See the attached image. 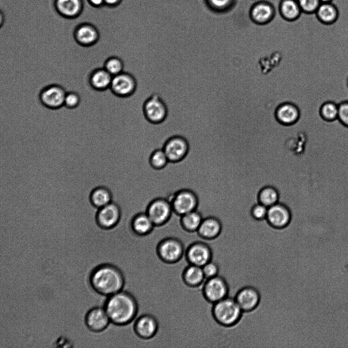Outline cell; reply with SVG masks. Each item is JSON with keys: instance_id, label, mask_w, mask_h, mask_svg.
Segmentation results:
<instances>
[{"instance_id": "1", "label": "cell", "mask_w": 348, "mask_h": 348, "mask_svg": "<svg viewBox=\"0 0 348 348\" xmlns=\"http://www.w3.org/2000/svg\"><path fill=\"white\" fill-rule=\"evenodd\" d=\"M91 286L98 293L109 297L123 289L124 279L115 265L103 263L94 269L90 276Z\"/></svg>"}, {"instance_id": "2", "label": "cell", "mask_w": 348, "mask_h": 348, "mask_svg": "<svg viewBox=\"0 0 348 348\" xmlns=\"http://www.w3.org/2000/svg\"><path fill=\"white\" fill-rule=\"evenodd\" d=\"M212 313L219 324L224 327H231L238 323L243 311L234 298L228 296L213 304Z\"/></svg>"}, {"instance_id": "3", "label": "cell", "mask_w": 348, "mask_h": 348, "mask_svg": "<svg viewBox=\"0 0 348 348\" xmlns=\"http://www.w3.org/2000/svg\"><path fill=\"white\" fill-rule=\"evenodd\" d=\"M142 111L147 122L157 125L166 121L169 111L163 98L157 93H153L144 101Z\"/></svg>"}, {"instance_id": "4", "label": "cell", "mask_w": 348, "mask_h": 348, "mask_svg": "<svg viewBox=\"0 0 348 348\" xmlns=\"http://www.w3.org/2000/svg\"><path fill=\"white\" fill-rule=\"evenodd\" d=\"M138 87V81L135 75L124 71L113 76L110 90L117 97L127 98L135 94Z\"/></svg>"}, {"instance_id": "5", "label": "cell", "mask_w": 348, "mask_h": 348, "mask_svg": "<svg viewBox=\"0 0 348 348\" xmlns=\"http://www.w3.org/2000/svg\"><path fill=\"white\" fill-rule=\"evenodd\" d=\"M67 91L61 85L52 84L43 87L39 98L41 104L50 110H58L64 106Z\"/></svg>"}, {"instance_id": "6", "label": "cell", "mask_w": 348, "mask_h": 348, "mask_svg": "<svg viewBox=\"0 0 348 348\" xmlns=\"http://www.w3.org/2000/svg\"><path fill=\"white\" fill-rule=\"evenodd\" d=\"M158 254L165 261L176 262L186 257L185 249L178 239L169 237L162 240L158 247Z\"/></svg>"}, {"instance_id": "7", "label": "cell", "mask_w": 348, "mask_h": 348, "mask_svg": "<svg viewBox=\"0 0 348 348\" xmlns=\"http://www.w3.org/2000/svg\"><path fill=\"white\" fill-rule=\"evenodd\" d=\"M203 291L206 299L214 304L228 296L229 286L225 279L218 275L206 279Z\"/></svg>"}, {"instance_id": "8", "label": "cell", "mask_w": 348, "mask_h": 348, "mask_svg": "<svg viewBox=\"0 0 348 348\" xmlns=\"http://www.w3.org/2000/svg\"><path fill=\"white\" fill-rule=\"evenodd\" d=\"M172 211L171 202L167 199L160 198L151 202L146 212L154 225H160L169 219Z\"/></svg>"}, {"instance_id": "9", "label": "cell", "mask_w": 348, "mask_h": 348, "mask_svg": "<svg viewBox=\"0 0 348 348\" xmlns=\"http://www.w3.org/2000/svg\"><path fill=\"white\" fill-rule=\"evenodd\" d=\"M198 203V198L195 193L189 190H182L174 195L171 204L173 210L182 216L196 210Z\"/></svg>"}, {"instance_id": "10", "label": "cell", "mask_w": 348, "mask_h": 348, "mask_svg": "<svg viewBox=\"0 0 348 348\" xmlns=\"http://www.w3.org/2000/svg\"><path fill=\"white\" fill-rule=\"evenodd\" d=\"M163 149L169 162H178L183 159L188 153L189 143L185 137L175 135L167 141Z\"/></svg>"}, {"instance_id": "11", "label": "cell", "mask_w": 348, "mask_h": 348, "mask_svg": "<svg viewBox=\"0 0 348 348\" xmlns=\"http://www.w3.org/2000/svg\"><path fill=\"white\" fill-rule=\"evenodd\" d=\"M121 217L119 206L112 202L106 205L97 209L95 219L97 225L103 229H110L116 226Z\"/></svg>"}, {"instance_id": "12", "label": "cell", "mask_w": 348, "mask_h": 348, "mask_svg": "<svg viewBox=\"0 0 348 348\" xmlns=\"http://www.w3.org/2000/svg\"><path fill=\"white\" fill-rule=\"evenodd\" d=\"M185 255L190 264L201 267L212 259L210 248L206 243L201 242L192 244L186 250Z\"/></svg>"}, {"instance_id": "13", "label": "cell", "mask_w": 348, "mask_h": 348, "mask_svg": "<svg viewBox=\"0 0 348 348\" xmlns=\"http://www.w3.org/2000/svg\"><path fill=\"white\" fill-rule=\"evenodd\" d=\"M85 324L92 332L104 331L111 324V320L104 308L95 307L91 309L85 316Z\"/></svg>"}, {"instance_id": "14", "label": "cell", "mask_w": 348, "mask_h": 348, "mask_svg": "<svg viewBox=\"0 0 348 348\" xmlns=\"http://www.w3.org/2000/svg\"><path fill=\"white\" fill-rule=\"evenodd\" d=\"M234 298L243 312H250L258 306L260 295L255 287L246 286L240 289Z\"/></svg>"}, {"instance_id": "15", "label": "cell", "mask_w": 348, "mask_h": 348, "mask_svg": "<svg viewBox=\"0 0 348 348\" xmlns=\"http://www.w3.org/2000/svg\"><path fill=\"white\" fill-rule=\"evenodd\" d=\"M266 220L272 227L281 229L288 225L291 220V213L284 204L278 202L268 207Z\"/></svg>"}, {"instance_id": "16", "label": "cell", "mask_w": 348, "mask_h": 348, "mask_svg": "<svg viewBox=\"0 0 348 348\" xmlns=\"http://www.w3.org/2000/svg\"><path fill=\"white\" fill-rule=\"evenodd\" d=\"M134 329L139 337L147 341L148 347H150V341L158 330V323L155 318L150 315H143L135 320Z\"/></svg>"}, {"instance_id": "17", "label": "cell", "mask_w": 348, "mask_h": 348, "mask_svg": "<svg viewBox=\"0 0 348 348\" xmlns=\"http://www.w3.org/2000/svg\"><path fill=\"white\" fill-rule=\"evenodd\" d=\"M74 38L80 46L90 47L97 43L99 39V34L93 26L84 24L76 29Z\"/></svg>"}, {"instance_id": "18", "label": "cell", "mask_w": 348, "mask_h": 348, "mask_svg": "<svg viewBox=\"0 0 348 348\" xmlns=\"http://www.w3.org/2000/svg\"><path fill=\"white\" fill-rule=\"evenodd\" d=\"M113 76L103 67L93 70L89 75L90 86L94 90L102 92L110 89Z\"/></svg>"}, {"instance_id": "19", "label": "cell", "mask_w": 348, "mask_h": 348, "mask_svg": "<svg viewBox=\"0 0 348 348\" xmlns=\"http://www.w3.org/2000/svg\"><path fill=\"white\" fill-rule=\"evenodd\" d=\"M277 120L285 125L296 123L300 117V111L297 105L291 102H285L279 105L276 111Z\"/></svg>"}, {"instance_id": "20", "label": "cell", "mask_w": 348, "mask_h": 348, "mask_svg": "<svg viewBox=\"0 0 348 348\" xmlns=\"http://www.w3.org/2000/svg\"><path fill=\"white\" fill-rule=\"evenodd\" d=\"M222 230L220 221L216 218L209 217L203 219L197 231L199 235L206 239L217 237Z\"/></svg>"}, {"instance_id": "21", "label": "cell", "mask_w": 348, "mask_h": 348, "mask_svg": "<svg viewBox=\"0 0 348 348\" xmlns=\"http://www.w3.org/2000/svg\"><path fill=\"white\" fill-rule=\"evenodd\" d=\"M91 204L99 209L112 202L110 190L104 186H97L92 189L89 195Z\"/></svg>"}, {"instance_id": "22", "label": "cell", "mask_w": 348, "mask_h": 348, "mask_svg": "<svg viewBox=\"0 0 348 348\" xmlns=\"http://www.w3.org/2000/svg\"><path fill=\"white\" fill-rule=\"evenodd\" d=\"M183 276L185 282L191 286L203 285L206 280L202 267L193 264L186 267Z\"/></svg>"}, {"instance_id": "23", "label": "cell", "mask_w": 348, "mask_h": 348, "mask_svg": "<svg viewBox=\"0 0 348 348\" xmlns=\"http://www.w3.org/2000/svg\"><path fill=\"white\" fill-rule=\"evenodd\" d=\"M273 15V8L265 3L257 4L251 11L252 19L258 24H267L272 19Z\"/></svg>"}, {"instance_id": "24", "label": "cell", "mask_w": 348, "mask_h": 348, "mask_svg": "<svg viewBox=\"0 0 348 348\" xmlns=\"http://www.w3.org/2000/svg\"><path fill=\"white\" fill-rule=\"evenodd\" d=\"M154 224L146 213L142 212L137 215L133 219L132 227L134 231L139 235H146L153 229Z\"/></svg>"}, {"instance_id": "25", "label": "cell", "mask_w": 348, "mask_h": 348, "mask_svg": "<svg viewBox=\"0 0 348 348\" xmlns=\"http://www.w3.org/2000/svg\"><path fill=\"white\" fill-rule=\"evenodd\" d=\"M315 13L319 20L328 24L334 22L338 16L336 8L331 3H321Z\"/></svg>"}, {"instance_id": "26", "label": "cell", "mask_w": 348, "mask_h": 348, "mask_svg": "<svg viewBox=\"0 0 348 348\" xmlns=\"http://www.w3.org/2000/svg\"><path fill=\"white\" fill-rule=\"evenodd\" d=\"M203 219L202 215L195 210L181 216V223L185 229L195 232L198 230Z\"/></svg>"}, {"instance_id": "27", "label": "cell", "mask_w": 348, "mask_h": 348, "mask_svg": "<svg viewBox=\"0 0 348 348\" xmlns=\"http://www.w3.org/2000/svg\"><path fill=\"white\" fill-rule=\"evenodd\" d=\"M279 195L277 190L272 186L263 188L258 195V201L261 204L269 207L279 202Z\"/></svg>"}, {"instance_id": "28", "label": "cell", "mask_w": 348, "mask_h": 348, "mask_svg": "<svg viewBox=\"0 0 348 348\" xmlns=\"http://www.w3.org/2000/svg\"><path fill=\"white\" fill-rule=\"evenodd\" d=\"M57 7L63 15L72 17L79 12L81 3L79 0H57Z\"/></svg>"}, {"instance_id": "29", "label": "cell", "mask_w": 348, "mask_h": 348, "mask_svg": "<svg viewBox=\"0 0 348 348\" xmlns=\"http://www.w3.org/2000/svg\"><path fill=\"white\" fill-rule=\"evenodd\" d=\"M280 10L283 16L288 20H296L301 10L298 3L294 0H284L281 4Z\"/></svg>"}, {"instance_id": "30", "label": "cell", "mask_w": 348, "mask_h": 348, "mask_svg": "<svg viewBox=\"0 0 348 348\" xmlns=\"http://www.w3.org/2000/svg\"><path fill=\"white\" fill-rule=\"evenodd\" d=\"M103 67L113 76L124 71L125 64L121 58L112 56L105 59Z\"/></svg>"}, {"instance_id": "31", "label": "cell", "mask_w": 348, "mask_h": 348, "mask_svg": "<svg viewBox=\"0 0 348 348\" xmlns=\"http://www.w3.org/2000/svg\"><path fill=\"white\" fill-rule=\"evenodd\" d=\"M320 114L324 119L328 121L338 118V105L332 101L324 103L320 108Z\"/></svg>"}, {"instance_id": "32", "label": "cell", "mask_w": 348, "mask_h": 348, "mask_svg": "<svg viewBox=\"0 0 348 348\" xmlns=\"http://www.w3.org/2000/svg\"><path fill=\"white\" fill-rule=\"evenodd\" d=\"M150 162L151 165L156 169L163 168L169 162L163 148L157 149L152 153Z\"/></svg>"}, {"instance_id": "33", "label": "cell", "mask_w": 348, "mask_h": 348, "mask_svg": "<svg viewBox=\"0 0 348 348\" xmlns=\"http://www.w3.org/2000/svg\"><path fill=\"white\" fill-rule=\"evenodd\" d=\"M81 97L76 91H71L67 92L66 94L64 106L69 110L77 108L81 104Z\"/></svg>"}, {"instance_id": "34", "label": "cell", "mask_w": 348, "mask_h": 348, "mask_svg": "<svg viewBox=\"0 0 348 348\" xmlns=\"http://www.w3.org/2000/svg\"><path fill=\"white\" fill-rule=\"evenodd\" d=\"M298 3L301 9L308 14L315 13L321 4L319 0H298Z\"/></svg>"}, {"instance_id": "35", "label": "cell", "mask_w": 348, "mask_h": 348, "mask_svg": "<svg viewBox=\"0 0 348 348\" xmlns=\"http://www.w3.org/2000/svg\"><path fill=\"white\" fill-rule=\"evenodd\" d=\"M202 267L206 279L219 275V265L216 262L212 260H210Z\"/></svg>"}, {"instance_id": "36", "label": "cell", "mask_w": 348, "mask_h": 348, "mask_svg": "<svg viewBox=\"0 0 348 348\" xmlns=\"http://www.w3.org/2000/svg\"><path fill=\"white\" fill-rule=\"evenodd\" d=\"M267 210V207L259 202L252 207V216L256 220H264L266 219Z\"/></svg>"}, {"instance_id": "37", "label": "cell", "mask_w": 348, "mask_h": 348, "mask_svg": "<svg viewBox=\"0 0 348 348\" xmlns=\"http://www.w3.org/2000/svg\"><path fill=\"white\" fill-rule=\"evenodd\" d=\"M338 119L348 126V101L343 102L338 105Z\"/></svg>"}, {"instance_id": "38", "label": "cell", "mask_w": 348, "mask_h": 348, "mask_svg": "<svg viewBox=\"0 0 348 348\" xmlns=\"http://www.w3.org/2000/svg\"><path fill=\"white\" fill-rule=\"evenodd\" d=\"M208 5L213 9L222 10L227 8L232 0H206Z\"/></svg>"}, {"instance_id": "39", "label": "cell", "mask_w": 348, "mask_h": 348, "mask_svg": "<svg viewBox=\"0 0 348 348\" xmlns=\"http://www.w3.org/2000/svg\"><path fill=\"white\" fill-rule=\"evenodd\" d=\"M273 230V229H272V231L271 234V235H270V237H269V239H268V240H267L266 244H265V245L264 248L263 249V250H264L266 246H267V243H268V242H269V240H270V238H271V235H272V234ZM262 250L261 251H260L261 254L262 253ZM257 257H258V255L257 256V255H256V257L257 258ZM253 259H254V258H253ZM241 261H242V260H241ZM241 261H240V262L239 263H236V262H235V263H229V265H228V266H233V264H234V266H238L239 265V266H240V265L241 264V263H242V262H241ZM248 261H249V260L248 261V259H247V261L245 262V263H246V262H247V263H248L247 262H248ZM244 263H245V262H242V265H242V266L244 264ZM245 263V264H246Z\"/></svg>"}, {"instance_id": "40", "label": "cell", "mask_w": 348, "mask_h": 348, "mask_svg": "<svg viewBox=\"0 0 348 348\" xmlns=\"http://www.w3.org/2000/svg\"><path fill=\"white\" fill-rule=\"evenodd\" d=\"M122 0H104L107 5L109 6H114L119 5Z\"/></svg>"}, {"instance_id": "41", "label": "cell", "mask_w": 348, "mask_h": 348, "mask_svg": "<svg viewBox=\"0 0 348 348\" xmlns=\"http://www.w3.org/2000/svg\"><path fill=\"white\" fill-rule=\"evenodd\" d=\"M272 228H273V227H272ZM272 228V229H271V232H270L269 235H268V236L267 237L266 240H265L264 244H263V246L260 248L259 250H261V249L263 248V247L264 246V244L265 243V242H266V241L267 240V239L269 236L270 235V233H271V232ZM258 251H259V250H258ZM258 253V251L257 252H256V253H257V254ZM254 254H255V253H254ZM253 255L252 254V257L253 256ZM249 257H250V256L247 257V259H248V258H249ZM242 258H243V257H242ZM230 258H226L227 261H228V260H229ZM246 258H246H244V260H245ZM231 259H232V260L230 259V261H234V260L236 261V260H237V261H238V260H239V261H240V260H242H242L243 259V258H240V259H238V258H237V259H235V258H231Z\"/></svg>"}, {"instance_id": "42", "label": "cell", "mask_w": 348, "mask_h": 348, "mask_svg": "<svg viewBox=\"0 0 348 348\" xmlns=\"http://www.w3.org/2000/svg\"><path fill=\"white\" fill-rule=\"evenodd\" d=\"M90 2L95 6H99L104 2V0H90Z\"/></svg>"}, {"instance_id": "43", "label": "cell", "mask_w": 348, "mask_h": 348, "mask_svg": "<svg viewBox=\"0 0 348 348\" xmlns=\"http://www.w3.org/2000/svg\"><path fill=\"white\" fill-rule=\"evenodd\" d=\"M271 228H272V227H271ZM271 229H270V230H271ZM270 231H269V233H270ZM269 233L267 234V235H266V237L265 238V239H264V240L263 243L260 245V246L259 247V248H258L257 250H256V251H257L259 249V248L262 245V244H263V243H264V242L265 238H266L267 235L269 234ZM255 252V251H254V252ZM253 253L252 252V254H253ZM251 253H250V254H251ZM250 254H248V256L249 255H250ZM227 255H228V257H231V256H230V255H229V254H227ZM247 255H243V256H233V257H242L243 256V257H246V256H247Z\"/></svg>"}, {"instance_id": "44", "label": "cell", "mask_w": 348, "mask_h": 348, "mask_svg": "<svg viewBox=\"0 0 348 348\" xmlns=\"http://www.w3.org/2000/svg\"><path fill=\"white\" fill-rule=\"evenodd\" d=\"M272 228H271V229H272ZM271 230H270V232H271ZM270 233H269V234L267 235V237L268 235H269ZM267 237H266V238H267ZM266 238H265V240H266ZM265 240H264V242H265ZM264 242L263 244H262V245L259 248V249L258 250H259L260 248L263 246V245L264 243ZM258 250L257 251H256V252H258ZM254 251H255V250H254ZM255 252H254V253H255ZM253 253H254V252H253ZM253 253L252 254V255H253ZM250 255L247 256V257L250 256ZM246 257H247V256H246V257H243V258H246ZM230 257H229V258H230ZM242 257H238V259H240V258H242ZM232 258H235V259H237V257H233V258H232Z\"/></svg>"}, {"instance_id": "45", "label": "cell", "mask_w": 348, "mask_h": 348, "mask_svg": "<svg viewBox=\"0 0 348 348\" xmlns=\"http://www.w3.org/2000/svg\"><path fill=\"white\" fill-rule=\"evenodd\" d=\"M332 0H319L321 3H331Z\"/></svg>"}, {"instance_id": "46", "label": "cell", "mask_w": 348, "mask_h": 348, "mask_svg": "<svg viewBox=\"0 0 348 348\" xmlns=\"http://www.w3.org/2000/svg\"><path fill=\"white\" fill-rule=\"evenodd\" d=\"M272 229H273V228H272ZM271 232H272V231H271ZM271 234H270V235H271ZM270 236H269V237H270ZM269 238H268V239H269ZM268 239H267V240H268ZM267 241L266 242L265 244L266 243ZM265 244H264V246H265ZM264 247H263V248H264ZM263 248L261 250V251L263 249ZM258 254H257V255H258ZM254 256L253 255V257H254ZM249 258H250V257H249ZM247 259H248V260L249 259L248 258ZM247 259H246V261L247 260ZM245 260H246V259H245ZM245 261V260L243 261V262H244ZM242 261H241V262H242ZM240 262V261H236V263Z\"/></svg>"}, {"instance_id": "47", "label": "cell", "mask_w": 348, "mask_h": 348, "mask_svg": "<svg viewBox=\"0 0 348 348\" xmlns=\"http://www.w3.org/2000/svg\"><path fill=\"white\" fill-rule=\"evenodd\" d=\"M196 136H197V135H196ZM201 136H202V135H201ZM202 136L204 137L203 136ZM193 137H194V136H193ZM191 138H192V137H191ZM204 138H205V137H204ZM189 139H190V138H189ZM206 141H207V140H206ZM208 146H209V145H208ZM209 152H210V150H209ZM210 160H211V158H210ZM211 170H212V168H211ZM211 183H212V178H211ZM211 188H212V187H211ZM210 195H211V194H210ZM210 196H209V197H210ZM209 197L208 198V199L209 198ZM208 199L207 200H208ZM207 200H206V201H199V200H198V201H200V202H205V201H206Z\"/></svg>"}, {"instance_id": "48", "label": "cell", "mask_w": 348, "mask_h": 348, "mask_svg": "<svg viewBox=\"0 0 348 348\" xmlns=\"http://www.w3.org/2000/svg\"><path fill=\"white\" fill-rule=\"evenodd\" d=\"M197 136H198V135H197ZM205 140H206V139H205ZM206 142H207V141H206ZM207 144H208V143H207ZM208 148H209V146H208ZM209 155H210V152H209ZM210 163H211V160H210ZM211 178H212V170H211ZM210 194H211V192H210ZM210 195H209L208 198L209 197V196H210ZM208 198L206 200H204V201H200V200H199V201H205L207 200L208 199Z\"/></svg>"}, {"instance_id": "49", "label": "cell", "mask_w": 348, "mask_h": 348, "mask_svg": "<svg viewBox=\"0 0 348 348\" xmlns=\"http://www.w3.org/2000/svg\"><path fill=\"white\" fill-rule=\"evenodd\" d=\"M271 227H272V226H271ZM271 228H270V229H271ZM270 230H269V231H270ZM269 232L267 233V234L269 233ZM267 234H266V235H267ZM266 236H265V237H266ZM264 239H265V238H264ZM263 241H264V240H263ZM263 242H262V243H263ZM260 246H259V247H260ZM259 247H258V248H259ZM258 248H257V249H256V250H257ZM253 252H254V251H253ZM253 252H252V253H253ZM251 253H249L248 254H250ZM247 255V254H246V255H244H244ZM234 256H243V255H234Z\"/></svg>"}, {"instance_id": "50", "label": "cell", "mask_w": 348, "mask_h": 348, "mask_svg": "<svg viewBox=\"0 0 348 348\" xmlns=\"http://www.w3.org/2000/svg\"><path fill=\"white\" fill-rule=\"evenodd\" d=\"M276 244H277V242H276ZM277 245L278 247L279 248V247H278L277 244ZM279 250H280V249H279ZM281 252H282V251H281ZM282 254H283V253H282ZM283 255H284V254H283ZM285 256H286V255H285ZM285 257H286V256H285ZM286 258H287V257H286ZM292 260H291V261H292ZM292 262H293V261H292ZM296 262H300V261H296Z\"/></svg>"}, {"instance_id": "51", "label": "cell", "mask_w": 348, "mask_h": 348, "mask_svg": "<svg viewBox=\"0 0 348 348\" xmlns=\"http://www.w3.org/2000/svg\"><path fill=\"white\" fill-rule=\"evenodd\" d=\"M271 233H272V232H271ZM266 243H267V242H266ZM262 250H263V249H262ZM261 251H262V250H261ZM253 258H254V257H253ZM247 261L246 260V261ZM244 262H245V261H244ZM230 263H232V262H230ZM232 263H234V262H232Z\"/></svg>"}]
</instances>
